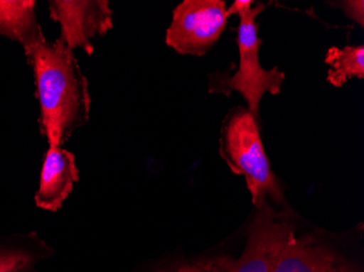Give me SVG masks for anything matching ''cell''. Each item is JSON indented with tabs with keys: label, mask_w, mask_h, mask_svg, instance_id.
<instances>
[{
	"label": "cell",
	"mask_w": 364,
	"mask_h": 272,
	"mask_svg": "<svg viewBox=\"0 0 364 272\" xmlns=\"http://www.w3.org/2000/svg\"><path fill=\"white\" fill-rule=\"evenodd\" d=\"M294 233L287 214L275 212L265 202L257 208L240 259H222L214 265L222 268V272H272L278 254Z\"/></svg>",
	"instance_id": "cell-5"
},
{
	"label": "cell",
	"mask_w": 364,
	"mask_h": 272,
	"mask_svg": "<svg viewBox=\"0 0 364 272\" xmlns=\"http://www.w3.org/2000/svg\"><path fill=\"white\" fill-rule=\"evenodd\" d=\"M325 63L328 65L327 81L335 87H341L353 77H364V47L333 46L327 50Z\"/></svg>",
	"instance_id": "cell-10"
},
{
	"label": "cell",
	"mask_w": 364,
	"mask_h": 272,
	"mask_svg": "<svg viewBox=\"0 0 364 272\" xmlns=\"http://www.w3.org/2000/svg\"><path fill=\"white\" fill-rule=\"evenodd\" d=\"M36 75L41 131L49 146L61 147L90 118L89 82L63 40L43 43L26 56Z\"/></svg>",
	"instance_id": "cell-1"
},
{
	"label": "cell",
	"mask_w": 364,
	"mask_h": 272,
	"mask_svg": "<svg viewBox=\"0 0 364 272\" xmlns=\"http://www.w3.org/2000/svg\"><path fill=\"white\" fill-rule=\"evenodd\" d=\"M49 13L60 24L59 40L71 50L79 47L87 55L94 52L92 38L105 36L114 26L112 10L105 0H54L49 3Z\"/></svg>",
	"instance_id": "cell-6"
},
{
	"label": "cell",
	"mask_w": 364,
	"mask_h": 272,
	"mask_svg": "<svg viewBox=\"0 0 364 272\" xmlns=\"http://www.w3.org/2000/svg\"><path fill=\"white\" fill-rule=\"evenodd\" d=\"M36 261V254L26 249L0 247V272H30Z\"/></svg>",
	"instance_id": "cell-11"
},
{
	"label": "cell",
	"mask_w": 364,
	"mask_h": 272,
	"mask_svg": "<svg viewBox=\"0 0 364 272\" xmlns=\"http://www.w3.org/2000/svg\"><path fill=\"white\" fill-rule=\"evenodd\" d=\"M79 180L75 155L61 147L49 146L43 161L40 187L34 198L36 206L56 212Z\"/></svg>",
	"instance_id": "cell-8"
},
{
	"label": "cell",
	"mask_w": 364,
	"mask_h": 272,
	"mask_svg": "<svg viewBox=\"0 0 364 272\" xmlns=\"http://www.w3.org/2000/svg\"><path fill=\"white\" fill-rule=\"evenodd\" d=\"M267 8L263 4L247 8L239 12L240 24L238 26L237 45L239 49V67L234 75H214L210 77V93H220L229 96L238 92L247 100V109L255 118H259V102L264 94L273 95L282 92L285 73L276 65L271 70H265L259 60V46L263 40L257 36L259 24L257 16Z\"/></svg>",
	"instance_id": "cell-3"
},
{
	"label": "cell",
	"mask_w": 364,
	"mask_h": 272,
	"mask_svg": "<svg viewBox=\"0 0 364 272\" xmlns=\"http://www.w3.org/2000/svg\"><path fill=\"white\" fill-rule=\"evenodd\" d=\"M252 4L253 1H251V0H236V1H234V4L227 9V12H228L229 16H232V14H238L239 12L242 11V10L252 7Z\"/></svg>",
	"instance_id": "cell-13"
},
{
	"label": "cell",
	"mask_w": 364,
	"mask_h": 272,
	"mask_svg": "<svg viewBox=\"0 0 364 272\" xmlns=\"http://www.w3.org/2000/svg\"><path fill=\"white\" fill-rule=\"evenodd\" d=\"M339 7L343 10L346 16H348L349 19L353 20L355 23L359 24L361 28L364 26V14L363 0H349V1H343L339 4Z\"/></svg>",
	"instance_id": "cell-12"
},
{
	"label": "cell",
	"mask_w": 364,
	"mask_h": 272,
	"mask_svg": "<svg viewBox=\"0 0 364 272\" xmlns=\"http://www.w3.org/2000/svg\"><path fill=\"white\" fill-rule=\"evenodd\" d=\"M175 272H214L210 270L206 266L185 265L180 267Z\"/></svg>",
	"instance_id": "cell-14"
},
{
	"label": "cell",
	"mask_w": 364,
	"mask_h": 272,
	"mask_svg": "<svg viewBox=\"0 0 364 272\" xmlns=\"http://www.w3.org/2000/svg\"><path fill=\"white\" fill-rule=\"evenodd\" d=\"M228 19L223 0H185L173 9L166 44L181 55L204 56L220 40Z\"/></svg>",
	"instance_id": "cell-4"
},
{
	"label": "cell",
	"mask_w": 364,
	"mask_h": 272,
	"mask_svg": "<svg viewBox=\"0 0 364 272\" xmlns=\"http://www.w3.org/2000/svg\"><path fill=\"white\" fill-rule=\"evenodd\" d=\"M220 154L237 175H242L259 208L267 198L286 206L283 189L265 154L257 119L247 108L237 107L225 119L220 138Z\"/></svg>",
	"instance_id": "cell-2"
},
{
	"label": "cell",
	"mask_w": 364,
	"mask_h": 272,
	"mask_svg": "<svg viewBox=\"0 0 364 272\" xmlns=\"http://www.w3.org/2000/svg\"><path fill=\"white\" fill-rule=\"evenodd\" d=\"M0 36L20 43L26 56L46 42L36 18V1L0 0Z\"/></svg>",
	"instance_id": "cell-9"
},
{
	"label": "cell",
	"mask_w": 364,
	"mask_h": 272,
	"mask_svg": "<svg viewBox=\"0 0 364 272\" xmlns=\"http://www.w3.org/2000/svg\"><path fill=\"white\" fill-rule=\"evenodd\" d=\"M272 272H361L359 266L341 256L310 235H291L278 254Z\"/></svg>",
	"instance_id": "cell-7"
}]
</instances>
